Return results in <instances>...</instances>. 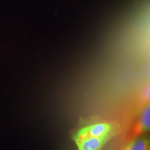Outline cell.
<instances>
[{
    "mask_svg": "<svg viewBox=\"0 0 150 150\" xmlns=\"http://www.w3.org/2000/svg\"><path fill=\"white\" fill-rule=\"evenodd\" d=\"M112 127L110 123H97L79 129L72 137H103L112 134Z\"/></svg>",
    "mask_w": 150,
    "mask_h": 150,
    "instance_id": "6da1fadb",
    "label": "cell"
},
{
    "mask_svg": "<svg viewBox=\"0 0 150 150\" xmlns=\"http://www.w3.org/2000/svg\"><path fill=\"white\" fill-rule=\"evenodd\" d=\"M112 134L103 137H72L79 150H101L112 137Z\"/></svg>",
    "mask_w": 150,
    "mask_h": 150,
    "instance_id": "7a4b0ae2",
    "label": "cell"
},
{
    "mask_svg": "<svg viewBox=\"0 0 150 150\" xmlns=\"http://www.w3.org/2000/svg\"><path fill=\"white\" fill-rule=\"evenodd\" d=\"M142 99L144 101H149L150 100V84L145 88L142 95Z\"/></svg>",
    "mask_w": 150,
    "mask_h": 150,
    "instance_id": "5b68a950",
    "label": "cell"
},
{
    "mask_svg": "<svg viewBox=\"0 0 150 150\" xmlns=\"http://www.w3.org/2000/svg\"><path fill=\"white\" fill-rule=\"evenodd\" d=\"M125 150H150V137L137 138L129 143Z\"/></svg>",
    "mask_w": 150,
    "mask_h": 150,
    "instance_id": "277c9868",
    "label": "cell"
},
{
    "mask_svg": "<svg viewBox=\"0 0 150 150\" xmlns=\"http://www.w3.org/2000/svg\"><path fill=\"white\" fill-rule=\"evenodd\" d=\"M149 131H150V102L141 113L134 132L136 135H138Z\"/></svg>",
    "mask_w": 150,
    "mask_h": 150,
    "instance_id": "3957f363",
    "label": "cell"
}]
</instances>
